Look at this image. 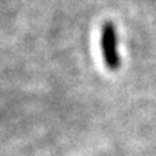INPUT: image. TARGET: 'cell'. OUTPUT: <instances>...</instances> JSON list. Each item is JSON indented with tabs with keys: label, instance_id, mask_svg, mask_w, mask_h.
Masks as SVG:
<instances>
[{
	"label": "cell",
	"instance_id": "obj_1",
	"mask_svg": "<svg viewBox=\"0 0 156 156\" xmlns=\"http://www.w3.org/2000/svg\"><path fill=\"white\" fill-rule=\"evenodd\" d=\"M100 47H101L103 60L105 67L111 71H116L121 67V56L118 54V37L116 29L111 22L103 25L101 36H100Z\"/></svg>",
	"mask_w": 156,
	"mask_h": 156
}]
</instances>
